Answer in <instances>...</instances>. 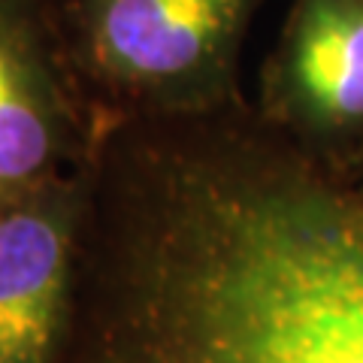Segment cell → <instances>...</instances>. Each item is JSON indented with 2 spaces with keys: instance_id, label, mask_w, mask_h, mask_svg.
<instances>
[{
  "instance_id": "8992f818",
  "label": "cell",
  "mask_w": 363,
  "mask_h": 363,
  "mask_svg": "<svg viewBox=\"0 0 363 363\" xmlns=\"http://www.w3.org/2000/svg\"><path fill=\"white\" fill-rule=\"evenodd\" d=\"M339 176H345L348 182H354L357 188H363V152H360V155H357L354 161H351V164H348V167H345Z\"/></svg>"
},
{
  "instance_id": "277c9868",
  "label": "cell",
  "mask_w": 363,
  "mask_h": 363,
  "mask_svg": "<svg viewBox=\"0 0 363 363\" xmlns=\"http://www.w3.org/2000/svg\"><path fill=\"white\" fill-rule=\"evenodd\" d=\"M257 116L318 164L363 152V0H291L260 70Z\"/></svg>"
},
{
  "instance_id": "5b68a950",
  "label": "cell",
  "mask_w": 363,
  "mask_h": 363,
  "mask_svg": "<svg viewBox=\"0 0 363 363\" xmlns=\"http://www.w3.org/2000/svg\"><path fill=\"white\" fill-rule=\"evenodd\" d=\"M85 167L0 203V363H58L73 312Z\"/></svg>"
},
{
  "instance_id": "3957f363",
  "label": "cell",
  "mask_w": 363,
  "mask_h": 363,
  "mask_svg": "<svg viewBox=\"0 0 363 363\" xmlns=\"http://www.w3.org/2000/svg\"><path fill=\"white\" fill-rule=\"evenodd\" d=\"M97 133L52 0H0V203L73 173Z\"/></svg>"
},
{
  "instance_id": "7a4b0ae2",
  "label": "cell",
  "mask_w": 363,
  "mask_h": 363,
  "mask_svg": "<svg viewBox=\"0 0 363 363\" xmlns=\"http://www.w3.org/2000/svg\"><path fill=\"white\" fill-rule=\"evenodd\" d=\"M267 0H52L97 128L242 100L240 58Z\"/></svg>"
},
{
  "instance_id": "6da1fadb",
  "label": "cell",
  "mask_w": 363,
  "mask_h": 363,
  "mask_svg": "<svg viewBox=\"0 0 363 363\" xmlns=\"http://www.w3.org/2000/svg\"><path fill=\"white\" fill-rule=\"evenodd\" d=\"M58 363H363V188L236 104L100 128Z\"/></svg>"
}]
</instances>
